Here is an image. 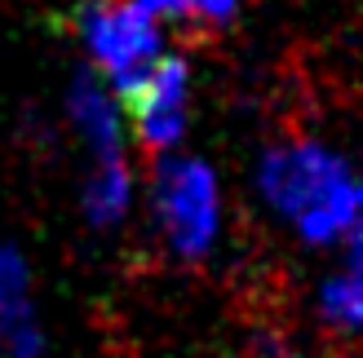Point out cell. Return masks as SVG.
Instances as JSON below:
<instances>
[{
  "instance_id": "obj_1",
  "label": "cell",
  "mask_w": 363,
  "mask_h": 358,
  "mask_svg": "<svg viewBox=\"0 0 363 358\" xmlns=\"http://www.w3.org/2000/svg\"><path fill=\"white\" fill-rule=\"evenodd\" d=\"M252 190L306 248H341L354 217L359 173L323 137H279L257 155Z\"/></svg>"
},
{
  "instance_id": "obj_2",
  "label": "cell",
  "mask_w": 363,
  "mask_h": 358,
  "mask_svg": "<svg viewBox=\"0 0 363 358\" xmlns=\"http://www.w3.org/2000/svg\"><path fill=\"white\" fill-rule=\"evenodd\" d=\"M147 208L160 248L173 261L199 265L217 253L226 235V190L204 155H160L147 186Z\"/></svg>"
},
{
  "instance_id": "obj_3",
  "label": "cell",
  "mask_w": 363,
  "mask_h": 358,
  "mask_svg": "<svg viewBox=\"0 0 363 358\" xmlns=\"http://www.w3.org/2000/svg\"><path fill=\"white\" fill-rule=\"evenodd\" d=\"M84 53L94 58V76L124 102L169 53L164 27L138 0H84L76 13Z\"/></svg>"
},
{
  "instance_id": "obj_4",
  "label": "cell",
  "mask_w": 363,
  "mask_h": 358,
  "mask_svg": "<svg viewBox=\"0 0 363 358\" xmlns=\"http://www.w3.org/2000/svg\"><path fill=\"white\" fill-rule=\"evenodd\" d=\"M191 98H195V76L186 58L164 53L160 67L124 98V129H133L138 146H147L151 155H173L186 142Z\"/></svg>"
},
{
  "instance_id": "obj_5",
  "label": "cell",
  "mask_w": 363,
  "mask_h": 358,
  "mask_svg": "<svg viewBox=\"0 0 363 358\" xmlns=\"http://www.w3.org/2000/svg\"><path fill=\"white\" fill-rule=\"evenodd\" d=\"M67 115H71V129L80 133V142L89 146L94 159L124 155V102L98 76H89V71H84V76L71 80Z\"/></svg>"
},
{
  "instance_id": "obj_6",
  "label": "cell",
  "mask_w": 363,
  "mask_h": 358,
  "mask_svg": "<svg viewBox=\"0 0 363 358\" xmlns=\"http://www.w3.org/2000/svg\"><path fill=\"white\" fill-rule=\"evenodd\" d=\"M0 350L5 358H40V328L31 314V275L13 248H0Z\"/></svg>"
},
{
  "instance_id": "obj_7",
  "label": "cell",
  "mask_w": 363,
  "mask_h": 358,
  "mask_svg": "<svg viewBox=\"0 0 363 358\" xmlns=\"http://www.w3.org/2000/svg\"><path fill=\"white\" fill-rule=\"evenodd\" d=\"M133 200H138V182H133L129 159L124 155L94 159V168L84 177V217L102 230H111L133 212Z\"/></svg>"
},
{
  "instance_id": "obj_8",
  "label": "cell",
  "mask_w": 363,
  "mask_h": 358,
  "mask_svg": "<svg viewBox=\"0 0 363 358\" xmlns=\"http://www.w3.org/2000/svg\"><path fill=\"white\" fill-rule=\"evenodd\" d=\"M315 314L333 336H363V265H341V270L319 279Z\"/></svg>"
},
{
  "instance_id": "obj_9",
  "label": "cell",
  "mask_w": 363,
  "mask_h": 358,
  "mask_svg": "<svg viewBox=\"0 0 363 358\" xmlns=\"http://www.w3.org/2000/svg\"><path fill=\"white\" fill-rule=\"evenodd\" d=\"M160 27H195V31H222L240 18L244 0H138Z\"/></svg>"
},
{
  "instance_id": "obj_10",
  "label": "cell",
  "mask_w": 363,
  "mask_h": 358,
  "mask_svg": "<svg viewBox=\"0 0 363 358\" xmlns=\"http://www.w3.org/2000/svg\"><path fill=\"white\" fill-rule=\"evenodd\" d=\"M346 253H350V265H363V173H359V190H354V217L346 230Z\"/></svg>"
},
{
  "instance_id": "obj_11",
  "label": "cell",
  "mask_w": 363,
  "mask_h": 358,
  "mask_svg": "<svg viewBox=\"0 0 363 358\" xmlns=\"http://www.w3.org/2000/svg\"><path fill=\"white\" fill-rule=\"evenodd\" d=\"M257 358H301V350H293L288 341H262Z\"/></svg>"
}]
</instances>
